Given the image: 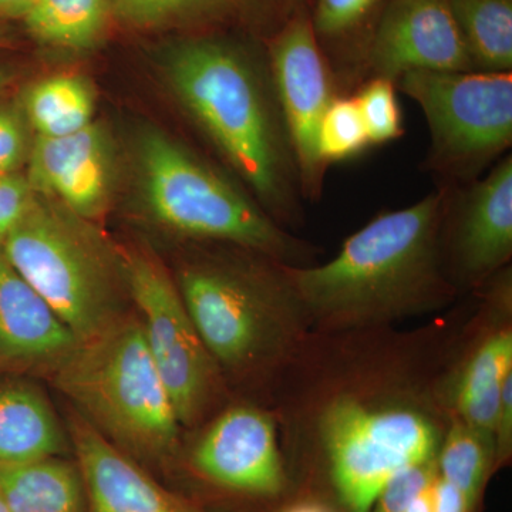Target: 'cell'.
<instances>
[{
	"label": "cell",
	"instance_id": "ba28073f",
	"mask_svg": "<svg viewBox=\"0 0 512 512\" xmlns=\"http://www.w3.org/2000/svg\"><path fill=\"white\" fill-rule=\"evenodd\" d=\"M397 92L420 107L430 133L423 170L436 187L483 177L512 147V72L404 73Z\"/></svg>",
	"mask_w": 512,
	"mask_h": 512
},
{
	"label": "cell",
	"instance_id": "ffe728a7",
	"mask_svg": "<svg viewBox=\"0 0 512 512\" xmlns=\"http://www.w3.org/2000/svg\"><path fill=\"white\" fill-rule=\"evenodd\" d=\"M387 0H313V32L328 60L340 96L362 84L363 57Z\"/></svg>",
	"mask_w": 512,
	"mask_h": 512
},
{
	"label": "cell",
	"instance_id": "7402d4cb",
	"mask_svg": "<svg viewBox=\"0 0 512 512\" xmlns=\"http://www.w3.org/2000/svg\"><path fill=\"white\" fill-rule=\"evenodd\" d=\"M19 103L35 136L63 137L93 123L96 92L84 77L62 73L33 83Z\"/></svg>",
	"mask_w": 512,
	"mask_h": 512
},
{
	"label": "cell",
	"instance_id": "d6986e66",
	"mask_svg": "<svg viewBox=\"0 0 512 512\" xmlns=\"http://www.w3.org/2000/svg\"><path fill=\"white\" fill-rule=\"evenodd\" d=\"M299 0H110L113 19L133 29L254 20L274 33Z\"/></svg>",
	"mask_w": 512,
	"mask_h": 512
},
{
	"label": "cell",
	"instance_id": "4dcf8cb0",
	"mask_svg": "<svg viewBox=\"0 0 512 512\" xmlns=\"http://www.w3.org/2000/svg\"><path fill=\"white\" fill-rule=\"evenodd\" d=\"M274 512H342L332 501L311 491L296 490Z\"/></svg>",
	"mask_w": 512,
	"mask_h": 512
},
{
	"label": "cell",
	"instance_id": "e0dca14e",
	"mask_svg": "<svg viewBox=\"0 0 512 512\" xmlns=\"http://www.w3.org/2000/svg\"><path fill=\"white\" fill-rule=\"evenodd\" d=\"M76 343L0 244V376L46 375Z\"/></svg>",
	"mask_w": 512,
	"mask_h": 512
},
{
	"label": "cell",
	"instance_id": "83f0119b",
	"mask_svg": "<svg viewBox=\"0 0 512 512\" xmlns=\"http://www.w3.org/2000/svg\"><path fill=\"white\" fill-rule=\"evenodd\" d=\"M30 130L20 103H0V175L22 173L32 147Z\"/></svg>",
	"mask_w": 512,
	"mask_h": 512
},
{
	"label": "cell",
	"instance_id": "7a4b0ae2",
	"mask_svg": "<svg viewBox=\"0 0 512 512\" xmlns=\"http://www.w3.org/2000/svg\"><path fill=\"white\" fill-rule=\"evenodd\" d=\"M165 76L187 116L239 184L295 234L306 210L298 165L269 72L266 50L217 36L178 40Z\"/></svg>",
	"mask_w": 512,
	"mask_h": 512
},
{
	"label": "cell",
	"instance_id": "1f68e13d",
	"mask_svg": "<svg viewBox=\"0 0 512 512\" xmlns=\"http://www.w3.org/2000/svg\"><path fill=\"white\" fill-rule=\"evenodd\" d=\"M36 0H0V22L25 18Z\"/></svg>",
	"mask_w": 512,
	"mask_h": 512
},
{
	"label": "cell",
	"instance_id": "d4e9b609",
	"mask_svg": "<svg viewBox=\"0 0 512 512\" xmlns=\"http://www.w3.org/2000/svg\"><path fill=\"white\" fill-rule=\"evenodd\" d=\"M437 467L448 483L484 503L487 485L498 473L493 437L453 420L437 453Z\"/></svg>",
	"mask_w": 512,
	"mask_h": 512
},
{
	"label": "cell",
	"instance_id": "f1b7e54d",
	"mask_svg": "<svg viewBox=\"0 0 512 512\" xmlns=\"http://www.w3.org/2000/svg\"><path fill=\"white\" fill-rule=\"evenodd\" d=\"M35 197L25 173L0 175V241L22 220Z\"/></svg>",
	"mask_w": 512,
	"mask_h": 512
},
{
	"label": "cell",
	"instance_id": "5bb4252c",
	"mask_svg": "<svg viewBox=\"0 0 512 512\" xmlns=\"http://www.w3.org/2000/svg\"><path fill=\"white\" fill-rule=\"evenodd\" d=\"M414 70L474 72L448 0L384 3L367 40L362 84L372 79L396 84Z\"/></svg>",
	"mask_w": 512,
	"mask_h": 512
},
{
	"label": "cell",
	"instance_id": "30bf717a",
	"mask_svg": "<svg viewBox=\"0 0 512 512\" xmlns=\"http://www.w3.org/2000/svg\"><path fill=\"white\" fill-rule=\"evenodd\" d=\"M265 50L303 198L315 204L322 198L329 168L319 154L320 123L340 94L313 32L305 0H299L291 15L266 39Z\"/></svg>",
	"mask_w": 512,
	"mask_h": 512
},
{
	"label": "cell",
	"instance_id": "d6a6232c",
	"mask_svg": "<svg viewBox=\"0 0 512 512\" xmlns=\"http://www.w3.org/2000/svg\"><path fill=\"white\" fill-rule=\"evenodd\" d=\"M16 37L12 26L6 22H0V49H9L15 46Z\"/></svg>",
	"mask_w": 512,
	"mask_h": 512
},
{
	"label": "cell",
	"instance_id": "4316f807",
	"mask_svg": "<svg viewBox=\"0 0 512 512\" xmlns=\"http://www.w3.org/2000/svg\"><path fill=\"white\" fill-rule=\"evenodd\" d=\"M365 124L370 146H383L403 137V114L396 84L386 79L367 80L352 94Z\"/></svg>",
	"mask_w": 512,
	"mask_h": 512
},
{
	"label": "cell",
	"instance_id": "8992f818",
	"mask_svg": "<svg viewBox=\"0 0 512 512\" xmlns=\"http://www.w3.org/2000/svg\"><path fill=\"white\" fill-rule=\"evenodd\" d=\"M137 165L144 208L168 231L252 249L289 266L318 262L322 249L281 227L238 181L167 134H141Z\"/></svg>",
	"mask_w": 512,
	"mask_h": 512
},
{
	"label": "cell",
	"instance_id": "ac0fdd59",
	"mask_svg": "<svg viewBox=\"0 0 512 512\" xmlns=\"http://www.w3.org/2000/svg\"><path fill=\"white\" fill-rule=\"evenodd\" d=\"M66 434L46 394L25 376H0V464L63 456Z\"/></svg>",
	"mask_w": 512,
	"mask_h": 512
},
{
	"label": "cell",
	"instance_id": "5b68a950",
	"mask_svg": "<svg viewBox=\"0 0 512 512\" xmlns=\"http://www.w3.org/2000/svg\"><path fill=\"white\" fill-rule=\"evenodd\" d=\"M80 416L121 451L170 466L180 451V420L137 316L77 342L47 372Z\"/></svg>",
	"mask_w": 512,
	"mask_h": 512
},
{
	"label": "cell",
	"instance_id": "8fae6325",
	"mask_svg": "<svg viewBox=\"0 0 512 512\" xmlns=\"http://www.w3.org/2000/svg\"><path fill=\"white\" fill-rule=\"evenodd\" d=\"M190 467L205 484L274 512L296 488L275 413L256 404L228 407L195 441Z\"/></svg>",
	"mask_w": 512,
	"mask_h": 512
},
{
	"label": "cell",
	"instance_id": "9c48e42d",
	"mask_svg": "<svg viewBox=\"0 0 512 512\" xmlns=\"http://www.w3.org/2000/svg\"><path fill=\"white\" fill-rule=\"evenodd\" d=\"M124 276L151 357L181 426L205 419L224 392V376L188 315L173 276L141 249H126Z\"/></svg>",
	"mask_w": 512,
	"mask_h": 512
},
{
	"label": "cell",
	"instance_id": "277c9868",
	"mask_svg": "<svg viewBox=\"0 0 512 512\" xmlns=\"http://www.w3.org/2000/svg\"><path fill=\"white\" fill-rule=\"evenodd\" d=\"M211 245L175 278L188 315L224 379L275 387L312 332L286 265L252 249Z\"/></svg>",
	"mask_w": 512,
	"mask_h": 512
},
{
	"label": "cell",
	"instance_id": "4fadbf2b",
	"mask_svg": "<svg viewBox=\"0 0 512 512\" xmlns=\"http://www.w3.org/2000/svg\"><path fill=\"white\" fill-rule=\"evenodd\" d=\"M474 295L480 305L468 318L448 377L447 402L454 420L493 437L501 390L512 373L511 266Z\"/></svg>",
	"mask_w": 512,
	"mask_h": 512
},
{
	"label": "cell",
	"instance_id": "7c38bea8",
	"mask_svg": "<svg viewBox=\"0 0 512 512\" xmlns=\"http://www.w3.org/2000/svg\"><path fill=\"white\" fill-rule=\"evenodd\" d=\"M444 190L440 242L444 268L458 292L474 293L512 259V156L460 187Z\"/></svg>",
	"mask_w": 512,
	"mask_h": 512
},
{
	"label": "cell",
	"instance_id": "6da1fadb",
	"mask_svg": "<svg viewBox=\"0 0 512 512\" xmlns=\"http://www.w3.org/2000/svg\"><path fill=\"white\" fill-rule=\"evenodd\" d=\"M467 320L466 309L406 332L309 333L275 386L296 490L370 512L394 476L436 457L454 420L447 383Z\"/></svg>",
	"mask_w": 512,
	"mask_h": 512
},
{
	"label": "cell",
	"instance_id": "484cf974",
	"mask_svg": "<svg viewBox=\"0 0 512 512\" xmlns=\"http://www.w3.org/2000/svg\"><path fill=\"white\" fill-rule=\"evenodd\" d=\"M318 144L320 158L328 165L353 160L372 147L352 94L330 103L320 123Z\"/></svg>",
	"mask_w": 512,
	"mask_h": 512
},
{
	"label": "cell",
	"instance_id": "3957f363",
	"mask_svg": "<svg viewBox=\"0 0 512 512\" xmlns=\"http://www.w3.org/2000/svg\"><path fill=\"white\" fill-rule=\"evenodd\" d=\"M444 190L402 210L380 212L350 235L335 258L286 265L312 332L394 328L460 298L441 255Z\"/></svg>",
	"mask_w": 512,
	"mask_h": 512
},
{
	"label": "cell",
	"instance_id": "603a6c76",
	"mask_svg": "<svg viewBox=\"0 0 512 512\" xmlns=\"http://www.w3.org/2000/svg\"><path fill=\"white\" fill-rule=\"evenodd\" d=\"M111 19L110 0H36L22 20L36 42L84 52L104 39Z\"/></svg>",
	"mask_w": 512,
	"mask_h": 512
},
{
	"label": "cell",
	"instance_id": "836d02e7",
	"mask_svg": "<svg viewBox=\"0 0 512 512\" xmlns=\"http://www.w3.org/2000/svg\"><path fill=\"white\" fill-rule=\"evenodd\" d=\"M16 72L10 66L0 64V94L5 92L6 89L15 82Z\"/></svg>",
	"mask_w": 512,
	"mask_h": 512
},
{
	"label": "cell",
	"instance_id": "9a60e30c",
	"mask_svg": "<svg viewBox=\"0 0 512 512\" xmlns=\"http://www.w3.org/2000/svg\"><path fill=\"white\" fill-rule=\"evenodd\" d=\"M25 175L36 194L52 198L83 220H99L109 210L116 187L113 138L94 121L70 136H35Z\"/></svg>",
	"mask_w": 512,
	"mask_h": 512
},
{
	"label": "cell",
	"instance_id": "2e32d148",
	"mask_svg": "<svg viewBox=\"0 0 512 512\" xmlns=\"http://www.w3.org/2000/svg\"><path fill=\"white\" fill-rule=\"evenodd\" d=\"M67 433L90 511L210 512L157 483L138 461L110 443L79 413L70 414Z\"/></svg>",
	"mask_w": 512,
	"mask_h": 512
},
{
	"label": "cell",
	"instance_id": "cb8c5ba5",
	"mask_svg": "<svg viewBox=\"0 0 512 512\" xmlns=\"http://www.w3.org/2000/svg\"><path fill=\"white\" fill-rule=\"evenodd\" d=\"M474 72H512V0H448Z\"/></svg>",
	"mask_w": 512,
	"mask_h": 512
},
{
	"label": "cell",
	"instance_id": "e575fe53",
	"mask_svg": "<svg viewBox=\"0 0 512 512\" xmlns=\"http://www.w3.org/2000/svg\"><path fill=\"white\" fill-rule=\"evenodd\" d=\"M0 512H9L6 505L5 495H3L2 487H0Z\"/></svg>",
	"mask_w": 512,
	"mask_h": 512
},
{
	"label": "cell",
	"instance_id": "52a82bcc",
	"mask_svg": "<svg viewBox=\"0 0 512 512\" xmlns=\"http://www.w3.org/2000/svg\"><path fill=\"white\" fill-rule=\"evenodd\" d=\"M0 244L13 268L49 303L77 342L100 335L128 315L121 251L94 222L52 198L36 194Z\"/></svg>",
	"mask_w": 512,
	"mask_h": 512
},
{
	"label": "cell",
	"instance_id": "f546056e",
	"mask_svg": "<svg viewBox=\"0 0 512 512\" xmlns=\"http://www.w3.org/2000/svg\"><path fill=\"white\" fill-rule=\"evenodd\" d=\"M498 471L510 466L512 458V373L505 379L493 431Z\"/></svg>",
	"mask_w": 512,
	"mask_h": 512
},
{
	"label": "cell",
	"instance_id": "44dd1931",
	"mask_svg": "<svg viewBox=\"0 0 512 512\" xmlns=\"http://www.w3.org/2000/svg\"><path fill=\"white\" fill-rule=\"evenodd\" d=\"M9 512H87L86 488L76 461L62 456L0 464Z\"/></svg>",
	"mask_w": 512,
	"mask_h": 512
}]
</instances>
